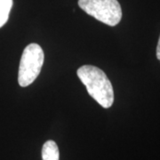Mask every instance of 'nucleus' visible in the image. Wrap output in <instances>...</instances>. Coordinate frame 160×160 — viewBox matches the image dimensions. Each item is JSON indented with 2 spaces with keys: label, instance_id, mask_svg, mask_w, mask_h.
<instances>
[{
  "label": "nucleus",
  "instance_id": "nucleus-1",
  "mask_svg": "<svg viewBox=\"0 0 160 160\" xmlns=\"http://www.w3.org/2000/svg\"><path fill=\"white\" fill-rule=\"evenodd\" d=\"M77 73L92 98L104 109L112 106L114 102L113 86L103 70L95 66L84 65L78 69Z\"/></svg>",
  "mask_w": 160,
  "mask_h": 160
},
{
  "label": "nucleus",
  "instance_id": "nucleus-2",
  "mask_svg": "<svg viewBox=\"0 0 160 160\" xmlns=\"http://www.w3.org/2000/svg\"><path fill=\"white\" fill-rule=\"evenodd\" d=\"M45 54L38 44H29L22 52L20 62L18 82L22 87L31 85L38 77L44 64Z\"/></svg>",
  "mask_w": 160,
  "mask_h": 160
},
{
  "label": "nucleus",
  "instance_id": "nucleus-3",
  "mask_svg": "<svg viewBox=\"0 0 160 160\" xmlns=\"http://www.w3.org/2000/svg\"><path fill=\"white\" fill-rule=\"evenodd\" d=\"M78 6L89 15L109 26H116L122 18L118 0H78Z\"/></svg>",
  "mask_w": 160,
  "mask_h": 160
},
{
  "label": "nucleus",
  "instance_id": "nucleus-4",
  "mask_svg": "<svg viewBox=\"0 0 160 160\" xmlns=\"http://www.w3.org/2000/svg\"><path fill=\"white\" fill-rule=\"evenodd\" d=\"M42 159L60 160V152L57 144L53 141H47L42 148Z\"/></svg>",
  "mask_w": 160,
  "mask_h": 160
},
{
  "label": "nucleus",
  "instance_id": "nucleus-5",
  "mask_svg": "<svg viewBox=\"0 0 160 160\" xmlns=\"http://www.w3.org/2000/svg\"><path fill=\"white\" fill-rule=\"evenodd\" d=\"M12 6V0H0V28L7 22Z\"/></svg>",
  "mask_w": 160,
  "mask_h": 160
},
{
  "label": "nucleus",
  "instance_id": "nucleus-6",
  "mask_svg": "<svg viewBox=\"0 0 160 160\" xmlns=\"http://www.w3.org/2000/svg\"><path fill=\"white\" fill-rule=\"evenodd\" d=\"M157 58L160 62V37L158 39V46H157Z\"/></svg>",
  "mask_w": 160,
  "mask_h": 160
}]
</instances>
